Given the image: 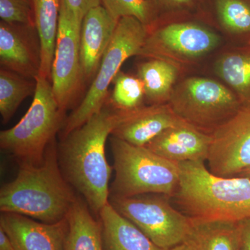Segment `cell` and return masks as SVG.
<instances>
[{"label": "cell", "instance_id": "1", "mask_svg": "<svg viewBox=\"0 0 250 250\" xmlns=\"http://www.w3.org/2000/svg\"><path fill=\"white\" fill-rule=\"evenodd\" d=\"M124 114L106 103L99 113L63 136L58 146L64 177L95 215H99L108 202L113 168L106 160L105 147Z\"/></svg>", "mask_w": 250, "mask_h": 250}, {"label": "cell", "instance_id": "2", "mask_svg": "<svg viewBox=\"0 0 250 250\" xmlns=\"http://www.w3.org/2000/svg\"><path fill=\"white\" fill-rule=\"evenodd\" d=\"M77 197L62 174L54 140L41 164L20 163L16 178L1 188L0 210L55 223L67 218Z\"/></svg>", "mask_w": 250, "mask_h": 250}, {"label": "cell", "instance_id": "3", "mask_svg": "<svg viewBox=\"0 0 250 250\" xmlns=\"http://www.w3.org/2000/svg\"><path fill=\"white\" fill-rule=\"evenodd\" d=\"M181 178L174 197L190 218L241 222L250 219V180L212 174L205 163L179 164Z\"/></svg>", "mask_w": 250, "mask_h": 250}, {"label": "cell", "instance_id": "4", "mask_svg": "<svg viewBox=\"0 0 250 250\" xmlns=\"http://www.w3.org/2000/svg\"><path fill=\"white\" fill-rule=\"evenodd\" d=\"M110 143L116 174L109 195L174 196L180 182L179 164L164 159L146 147L134 146L115 136L110 138Z\"/></svg>", "mask_w": 250, "mask_h": 250}, {"label": "cell", "instance_id": "5", "mask_svg": "<svg viewBox=\"0 0 250 250\" xmlns=\"http://www.w3.org/2000/svg\"><path fill=\"white\" fill-rule=\"evenodd\" d=\"M30 107L17 125L0 132V147L19 163L39 164L49 145L62 129L65 111L59 106L52 82L38 76Z\"/></svg>", "mask_w": 250, "mask_h": 250}, {"label": "cell", "instance_id": "6", "mask_svg": "<svg viewBox=\"0 0 250 250\" xmlns=\"http://www.w3.org/2000/svg\"><path fill=\"white\" fill-rule=\"evenodd\" d=\"M147 34V26L136 18L123 17L118 21L89 89L80 104L65 118L62 129V137L103 109L108 100L110 84L123 64L130 57L139 56Z\"/></svg>", "mask_w": 250, "mask_h": 250}, {"label": "cell", "instance_id": "7", "mask_svg": "<svg viewBox=\"0 0 250 250\" xmlns=\"http://www.w3.org/2000/svg\"><path fill=\"white\" fill-rule=\"evenodd\" d=\"M167 103L182 121L208 134L243 107L228 85L200 77H189L177 83Z\"/></svg>", "mask_w": 250, "mask_h": 250}, {"label": "cell", "instance_id": "8", "mask_svg": "<svg viewBox=\"0 0 250 250\" xmlns=\"http://www.w3.org/2000/svg\"><path fill=\"white\" fill-rule=\"evenodd\" d=\"M218 33L199 18L160 23L148 29L139 57L184 67L211 53L220 45Z\"/></svg>", "mask_w": 250, "mask_h": 250}, {"label": "cell", "instance_id": "9", "mask_svg": "<svg viewBox=\"0 0 250 250\" xmlns=\"http://www.w3.org/2000/svg\"><path fill=\"white\" fill-rule=\"evenodd\" d=\"M169 199L159 194L109 195L108 202L154 244L167 250L184 243L191 224L190 217L174 208Z\"/></svg>", "mask_w": 250, "mask_h": 250}, {"label": "cell", "instance_id": "10", "mask_svg": "<svg viewBox=\"0 0 250 250\" xmlns=\"http://www.w3.org/2000/svg\"><path fill=\"white\" fill-rule=\"evenodd\" d=\"M83 19L61 0L60 18L51 82L54 95L62 110L75 102L83 82L80 59V32Z\"/></svg>", "mask_w": 250, "mask_h": 250}, {"label": "cell", "instance_id": "11", "mask_svg": "<svg viewBox=\"0 0 250 250\" xmlns=\"http://www.w3.org/2000/svg\"><path fill=\"white\" fill-rule=\"evenodd\" d=\"M207 161L218 177H237L250 167V108L243 106L212 133Z\"/></svg>", "mask_w": 250, "mask_h": 250}, {"label": "cell", "instance_id": "12", "mask_svg": "<svg viewBox=\"0 0 250 250\" xmlns=\"http://www.w3.org/2000/svg\"><path fill=\"white\" fill-rule=\"evenodd\" d=\"M0 63L36 80L41 67V46L35 27L0 22Z\"/></svg>", "mask_w": 250, "mask_h": 250}, {"label": "cell", "instance_id": "13", "mask_svg": "<svg viewBox=\"0 0 250 250\" xmlns=\"http://www.w3.org/2000/svg\"><path fill=\"white\" fill-rule=\"evenodd\" d=\"M0 228L17 250H65L67 218L45 223L18 213H1Z\"/></svg>", "mask_w": 250, "mask_h": 250}, {"label": "cell", "instance_id": "14", "mask_svg": "<svg viewBox=\"0 0 250 250\" xmlns=\"http://www.w3.org/2000/svg\"><path fill=\"white\" fill-rule=\"evenodd\" d=\"M118 22V20L112 17L103 5L90 9L83 17L80 32L81 66L83 82L96 75Z\"/></svg>", "mask_w": 250, "mask_h": 250}, {"label": "cell", "instance_id": "15", "mask_svg": "<svg viewBox=\"0 0 250 250\" xmlns=\"http://www.w3.org/2000/svg\"><path fill=\"white\" fill-rule=\"evenodd\" d=\"M184 123L186 122L176 115L168 103L151 104L125 112L123 121L111 136L144 147L163 131Z\"/></svg>", "mask_w": 250, "mask_h": 250}, {"label": "cell", "instance_id": "16", "mask_svg": "<svg viewBox=\"0 0 250 250\" xmlns=\"http://www.w3.org/2000/svg\"><path fill=\"white\" fill-rule=\"evenodd\" d=\"M210 141L211 134L184 123L163 131L144 147L177 164L187 161L205 163Z\"/></svg>", "mask_w": 250, "mask_h": 250}, {"label": "cell", "instance_id": "17", "mask_svg": "<svg viewBox=\"0 0 250 250\" xmlns=\"http://www.w3.org/2000/svg\"><path fill=\"white\" fill-rule=\"evenodd\" d=\"M104 250H166L120 214L109 202L99 213Z\"/></svg>", "mask_w": 250, "mask_h": 250}, {"label": "cell", "instance_id": "18", "mask_svg": "<svg viewBox=\"0 0 250 250\" xmlns=\"http://www.w3.org/2000/svg\"><path fill=\"white\" fill-rule=\"evenodd\" d=\"M184 243L192 250H241L238 222L190 218Z\"/></svg>", "mask_w": 250, "mask_h": 250}, {"label": "cell", "instance_id": "19", "mask_svg": "<svg viewBox=\"0 0 250 250\" xmlns=\"http://www.w3.org/2000/svg\"><path fill=\"white\" fill-rule=\"evenodd\" d=\"M92 213L84 199L77 196L67 215L65 250H104L101 223Z\"/></svg>", "mask_w": 250, "mask_h": 250}, {"label": "cell", "instance_id": "20", "mask_svg": "<svg viewBox=\"0 0 250 250\" xmlns=\"http://www.w3.org/2000/svg\"><path fill=\"white\" fill-rule=\"evenodd\" d=\"M200 18L228 35L250 39V0H205Z\"/></svg>", "mask_w": 250, "mask_h": 250}, {"label": "cell", "instance_id": "21", "mask_svg": "<svg viewBox=\"0 0 250 250\" xmlns=\"http://www.w3.org/2000/svg\"><path fill=\"white\" fill-rule=\"evenodd\" d=\"M35 27L41 46L39 76L51 81L58 34L61 0H32Z\"/></svg>", "mask_w": 250, "mask_h": 250}, {"label": "cell", "instance_id": "22", "mask_svg": "<svg viewBox=\"0 0 250 250\" xmlns=\"http://www.w3.org/2000/svg\"><path fill=\"white\" fill-rule=\"evenodd\" d=\"M214 71L236 94L242 106L250 108V46L224 52L215 62Z\"/></svg>", "mask_w": 250, "mask_h": 250}, {"label": "cell", "instance_id": "23", "mask_svg": "<svg viewBox=\"0 0 250 250\" xmlns=\"http://www.w3.org/2000/svg\"><path fill=\"white\" fill-rule=\"evenodd\" d=\"M180 69L160 59H149L138 66V77L142 81L146 99L151 104L168 103L177 84Z\"/></svg>", "mask_w": 250, "mask_h": 250}, {"label": "cell", "instance_id": "24", "mask_svg": "<svg viewBox=\"0 0 250 250\" xmlns=\"http://www.w3.org/2000/svg\"><path fill=\"white\" fill-rule=\"evenodd\" d=\"M36 80L7 69L0 70V114L4 123L11 119L20 105L36 91Z\"/></svg>", "mask_w": 250, "mask_h": 250}, {"label": "cell", "instance_id": "25", "mask_svg": "<svg viewBox=\"0 0 250 250\" xmlns=\"http://www.w3.org/2000/svg\"><path fill=\"white\" fill-rule=\"evenodd\" d=\"M113 83L114 88L106 103L116 111H133L144 106L143 104L146 99V91L139 77L120 71Z\"/></svg>", "mask_w": 250, "mask_h": 250}, {"label": "cell", "instance_id": "26", "mask_svg": "<svg viewBox=\"0 0 250 250\" xmlns=\"http://www.w3.org/2000/svg\"><path fill=\"white\" fill-rule=\"evenodd\" d=\"M155 19L154 25L180 20L201 18L205 0H146ZM153 26V27H154ZM152 28V27H151Z\"/></svg>", "mask_w": 250, "mask_h": 250}, {"label": "cell", "instance_id": "27", "mask_svg": "<svg viewBox=\"0 0 250 250\" xmlns=\"http://www.w3.org/2000/svg\"><path fill=\"white\" fill-rule=\"evenodd\" d=\"M101 5L112 17L119 21L123 17H134L148 29L154 25L155 19L146 0H101Z\"/></svg>", "mask_w": 250, "mask_h": 250}, {"label": "cell", "instance_id": "28", "mask_svg": "<svg viewBox=\"0 0 250 250\" xmlns=\"http://www.w3.org/2000/svg\"><path fill=\"white\" fill-rule=\"evenodd\" d=\"M1 21L35 27L32 0H0Z\"/></svg>", "mask_w": 250, "mask_h": 250}, {"label": "cell", "instance_id": "29", "mask_svg": "<svg viewBox=\"0 0 250 250\" xmlns=\"http://www.w3.org/2000/svg\"><path fill=\"white\" fill-rule=\"evenodd\" d=\"M67 6L83 19L90 9L101 5V0H64Z\"/></svg>", "mask_w": 250, "mask_h": 250}, {"label": "cell", "instance_id": "30", "mask_svg": "<svg viewBox=\"0 0 250 250\" xmlns=\"http://www.w3.org/2000/svg\"><path fill=\"white\" fill-rule=\"evenodd\" d=\"M238 223L241 233V250H250V219Z\"/></svg>", "mask_w": 250, "mask_h": 250}, {"label": "cell", "instance_id": "31", "mask_svg": "<svg viewBox=\"0 0 250 250\" xmlns=\"http://www.w3.org/2000/svg\"><path fill=\"white\" fill-rule=\"evenodd\" d=\"M0 250H17L6 233L0 228Z\"/></svg>", "mask_w": 250, "mask_h": 250}, {"label": "cell", "instance_id": "32", "mask_svg": "<svg viewBox=\"0 0 250 250\" xmlns=\"http://www.w3.org/2000/svg\"><path fill=\"white\" fill-rule=\"evenodd\" d=\"M167 250H192L191 248H190L186 243H181V244L177 245V246L173 247V248H170V249Z\"/></svg>", "mask_w": 250, "mask_h": 250}, {"label": "cell", "instance_id": "33", "mask_svg": "<svg viewBox=\"0 0 250 250\" xmlns=\"http://www.w3.org/2000/svg\"><path fill=\"white\" fill-rule=\"evenodd\" d=\"M237 177H245V178L249 179L250 180V167L249 168L246 169V170L242 172L239 175L237 176Z\"/></svg>", "mask_w": 250, "mask_h": 250}, {"label": "cell", "instance_id": "34", "mask_svg": "<svg viewBox=\"0 0 250 250\" xmlns=\"http://www.w3.org/2000/svg\"><path fill=\"white\" fill-rule=\"evenodd\" d=\"M247 45L250 46V39L247 41Z\"/></svg>", "mask_w": 250, "mask_h": 250}]
</instances>
